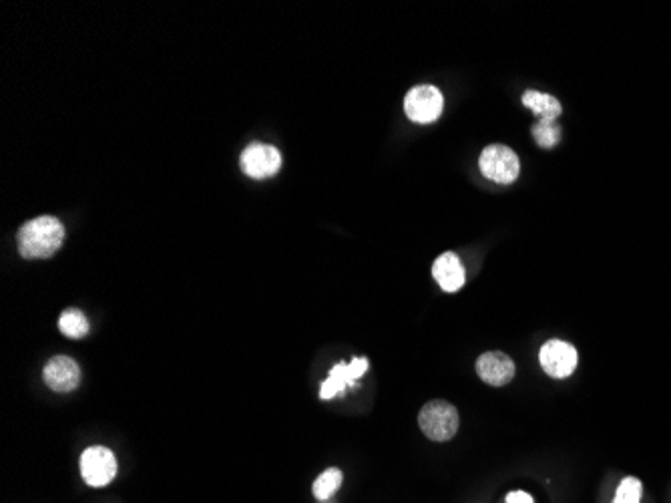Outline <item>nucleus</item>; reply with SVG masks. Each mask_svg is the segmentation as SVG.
<instances>
[{"label":"nucleus","mask_w":671,"mask_h":503,"mask_svg":"<svg viewBox=\"0 0 671 503\" xmlns=\"http://www.w3.org/2000/svg\"><path fill=\"white\" fill-rule=\"evenodd\" d=\"M59 328L69 339H83L89 334V320L81 310H65L59 318Z\"/></svg>","instance_id":"ddd939ff"},{"label":"nucleus","mask_w":671,"mask_h":503,"mask_svg":"<svg viewBox=\"0 0 671 503\" xmlns=\"http://www.w3.org/2000/svg\"><path fill=\"white\" fill-rule=\"evenodd\" d=\"M282 155L276 147L264 143H252L242 153V170L254 180H266L280 172Z\"/></svg>","instance_id":"423d86ee"},{"label":"nucleus","mask_w":671,"mask_h":503,"mask_svg":"<svg viewBox=\"0 0 671 503\" xmlns=\"http://www.w3.org/2000/svg\"><path fill=\"white\" fill-rule=\"evenodd\" d=\"M81 475L91 487H105L117 475V459L111 449L95 445L81 455Z\"/></svg>","instance_id":"20e7f679"},{"label":"nucleus","mask_w":671,"mask_h":503,"mask_svg":"<svg viewBox=\"0 0 671 503\" xmlns=\"http://www.w3.org/2000/svg\"><path fill=\"white\" fill-rule=\"evenodd\" d=\"M523 105L537 113V117L543 121H555L563 111L561 103L555 97L541 91H527L523 95Z\"/></svg>","instance_id":"f8f14e48"},{"label":"nucleus","mask_w":671,"mask_h":503,"mask_svg":"<svg viewBox=\"0 0 671 503\" xmlns=\"http://www.w3.org/2000/svg\"><path fill=\"white\" fill-rule=\"evenodd\" d=\"M539 361L543 371L553 379H567L577 369V351L565 341H549L541 347Z\"/></svg>","instance_id":"0eeeda50"},{"label":"nucleus","mask_w":671,"mask_h":503,"mask_svg":"<svg viewBox=\"0 0 671 503\" xmlns=\"http://www.w3.org/2000/svg\"><path fill=\"white\" fill-rule=\"evenodd\" d=\"M322 503H330V501H322Z\"/></svg>","instance_id":"a211bd4d"},{"label":"nucleus","mask_w":671,"mask_h":503,"mask_svg":"<svg viewBox=\"0 0 671 503\" xmlns=\"http://www.w3.org/2000/svg\"><path fill=\"white\" fill-rule=\"evenodd\" d=\"M45 385L55 393H71L81 383V369L71 357H53L43 369Z\"/></svg>","instance_id":"1a4fd4ad"},{"label":"nucleus","mask_w":671,"mask_h":503,"mask_svg":"<svg viewBox=\"0 0 671 503\" xmlns=\"http://www.w3.org/2000/svg\"><path fill=\"white\" fill-rule=\"evenodd\" d=\"M477 373L487 385L505 387L515 377V363L511 361L509 355L499 353V351H491V353H485V355L479 357Z\"/></svg>","instance_id":"9d476101"},{"label":"nucleus","mask_w":671,"mask_h":503,"mask_svg":"<svg viewBox=\"0 0 671 503\" xmlns=\"http://www.w3.org/2000/svg\"><path fill=\"white\" fill-rule=\"evenodd\" d=\"M444 107L442 93L432 85H418L408 91L404 99V111L414 123H432L440 117Z\"/></svg>","instance_id":"39448f33"},{"label":"nucleus","mask_w":671,"mask_h":503,"mask_svg":"<svg viewBox=\"0 0 671 503\" xmlns=\"http://www.w3.org/2000/svg\"><path fill=\"white\" fill-rule=\"evenodd\" d=\"M418 425L430 441L442 443V441H451L457 435L461 417L453 403L436 399L422 407L418 415Z\"/></svg>","instance_id":"f03ea898"},{"label":"nucleus","mask_w":671,"mask_h":503,"mask_svg":"<svg viewBox=\"0 0 671 503\" xmlns=\"http://www.w3.org/2000/svg\"><path fill=\"white\" fill-rule=\"evenodd\" d=\"M65 240V228L55 216H39L27 222L19 232V252L27 260L51 258Z\"/></svg>","instance_id":"f257e3e1"},{"label":"nucleus","mask_w":671,"mask_h":503,"mask_svg":"<svg viewBox=\"0 0 671 503\" xmlns=\"http://www.w3.org/2000/svg\"><path fill=\"white\" fill-rule=\"evenodd\" d=\"M507 503H535L527 491H511L507 495Z\"/></svg>","instance_id":"f3484780"},{"label":"nucleus","mask_w":671,"mask_h":503,"mask_svg":"<svg viewBox=\"0 0 671 503\" xmlns=\"http://www.w3.org/2000/svg\"><path fill=\"white\" fill-rule=\"evenodd\" d=\"M366 371H368V359H354L352 363L336 365L320 387V399L328 401L338 395H344V391L348 387H354Z\"/></svg>","instance_id":"6e6552de"},{"label":"nucleus","mask_w":671,"mask_h":503,"mask_svg":"<svg viewBox=\"0 0 671 503\" xmlns=\"http://www.w3.org/2000/svg\"><path fill=\"white\" fill-rule=\"evenodd\" d=\"M432 276L444 292H457L465 286V266L461 258L453 252H444L432 264Z\"/></svg>","instance_id":"9b49d317"},{"label":"nucleus","mask_w":671,"mask_h":503,"mask_svg":"<svg viewBox=\"0 0 671 503\" xmlns=\"http://www.w3.org/2000/svg\"><path fill=\"white\" fill-rule=\"evenodd\" d=\"M342 479H344V475H342L340 469H336V467L326 469V471L314 481V489H312V491H314L316 499H320V501H330V497L340 489Z\"/></svg>","instance_id":"4468645a"},{"label":"nucleus","mask_w":671,"mask_h":503,"mask_svg":"<svg viewBox=\"0 0 671 503\" xmlns=\"http://www.w3.org/2000/svg\"><path fill=\"white\" fill-rule=\"evenodd\" d=\"M643 483L637 477H625L615 493L613 503H641Z\"/></svg>","instance_id":"dca6fc26"},{"label":"nucleus","mask_w":671,"mask_h":503,"mask_svg":"<svg viewBox=\"0 0 671 503\" xmlns=\"http://www.w3.org/2000/svg\"><path fill=\"white\" fill-rule=\"evenodd\" d=\"M481 172L487 180L497 184H513L519 178V157L507 145H489L481 155Z\"/></svg>","instance_id":"7ed1b4c3"},{"label":"nucleus","mask_w":671,"mask_h":503,"mask_svg":"<svg viewBox=\"0 0 671 503\" xmlns=\"http://www.w3.org/2000/svg\"><path fill=\"white\" fill-rule=\"evenodd\" d=\"M533 137L535 141L545 147V149H551L559 143V137H561V129L557 127L555 121H543L539 119L535 125H533Z\"/></svg>","instance_id":"2eb2a0df"}]
</instances>
